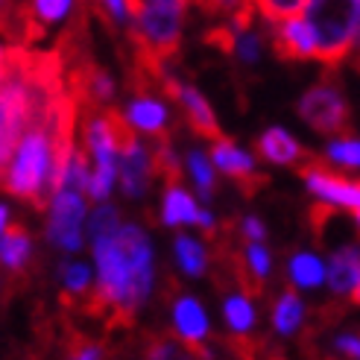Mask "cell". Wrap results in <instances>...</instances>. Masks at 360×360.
Listing matches in <instances>:
<instances>
[{
  "instance_id": "52a82bcc",
  "label": "cell",
  "mask_w": 360,
  "mask_h": 360,
  "mask_svg": "<svg viewBox=\"0 0 360 360\" xmlns=\"http://www.w3.org/2000/svg\"><path fill=\"white\" fill-rule=\"evenodd\" d=\"M165 97H170V100L179 105V109H182L185 120L191 123V129L200 135V138H205V141L223 138V135H220V126H217V117H214L208 100H205L200 91H196V88L182 85L176 77H170L167 85H165Z\"/></svg>"
},
{
  "instance_id": "836d02e7",
  "label": "cell",
  "mask_w": 360,
  "mask_h": 360,
  "mask_svg": "<svg viewBox=\"0 0 360 360\" xmlns=\"http://www.w3.org/2000/svg\"><path fill=\"white\" fill-rule=\"evenodd\" d=\"M150 4H182V6H188V4H196V0H129V18H132L138 9L150 6Z\"/></svg>"
},
{
  "instance_id": "277c9868",
  "label": "cell",
  "mask_w": 360,
  "mask_h": 360,
  "mask_svg": "<svg viewBox=\"0 0 360 360\" xmlns=\"http://www.w3.org/2000/svg\"><path fill=\"white\" fill-rule=\"evenodd\" d=\"M296 115L319 135L352 138V109H349L346 94H343V88H340L337 74L331 68L314 88H308V91L302 94Z\"/></svg>"
},
{
  "instance_id": "7c38bea8",
  "label": "cell",
  "mask_w": 360,
  "mask_h": 360,
  "mask_svg": "<svg viewBox=\"0 0 360 360\" xmlns=\"http://www.w3.org/2000/svg\"><path fill=\"white\" fill-rule=\"evenodd\" d=\"M126 117L135 129L147 132L153 141L158 138H170V129H167V109L165 103L155 100V94H135V100L129 103L126 109Z\"/></svg>"
},
{
  "instance_id": "2e32d148",
  "label": "cell",
  "mask_w": 360,
  "mask_h": 360,
  "mask_svg": "<svg viewBox=\"0 0 360 360\" xmlns=\"http://www.w3.org/2000/svg\"><path fill=\"white\" fill-rule=\"evenodd\" d=\"M196 214H200V208H196V202L191 200V193L185 188H167L165 193V202H161V220H165L167 226H182V223H196Z\"/></svg>"
},
{
  "instance_id": "f1b7e54d",
  "label": "cell",
  "mask_w": 360,
  "mask_h": 360,
  "mask_svg": "<svg viewBox=\"0 0 360 360\" xmlns=\"http://www.w3.org/2000/svg\"><path fill=\"white\" fill-rule=\"evenodd\" d=\"M252 0H196L205 15H223V18H235L243 6H249Z\"/></svg>"
},
{
  "instance_id": "30bf717a",
  "label": "cell",
  "mask_w": 360,
  "mask_h": 360,
  "mask_svg": "<svg viewBox=\"0 0 360 360\" xmlns=\"http://www.w3.org/2000/svg\"><path fill=\"white\" fill-rule=\"evenodd\" d=\"M273 47L278 53V59L284 62H304L314 59L316 41H314V30L308 27L304 18H290L273 27Z\"/></svg>"
},
{
  "instance_id": "cb8c5ba5",
  "label": "cell",
  "mask_w": 360,
  "mask_h": 360,
  "mask_svg": "<svg viewBox=\"0 0 360 360\" xmlns=\"http://www.w3.org/2000/svg\"><path fill=\"white\" fill-rule=\"evenodd\" d=\"M65 360H103V349H100V343H94L91 337H85L82 331H68Z\"/></svg>"
},
{
  "instance_id": "484cf974",
  "label": "cell",
  "mask_w": 360,
  "mask_h": 360,
  "mask_svg": "<svg viewBox=\"0 0 360 360\" xmlns=\"http://www.w3.org/2000/svg\"><path fill=\"white\" fill-rule=\"evenodd\" d=\"M328 158L337 161V165H343V167L360 170V141H352V138H337V141H331Z\"/></svg>"
},
{
  "instance_id": "1f68e13d",
  "label": "cell",
  "mask_w": 360,
  "mask_h": 360,
  "mask_svg": "<svg viewBox=\"0 0 360 360\" xmlns=\"http://www.w3.org/2000/svg\"><path fill=\"white\" fill-rule=\"evenodd\" d=\"M337 349L343 352V354H349V357H354V360H360V334H343V337H337Z\"/></svg>"
},
{
  "instance_id": "44dd1931",
  "label": "cell",
  "mask_w": 360,
  "mask_h": 360,
  "mask_svg": "<svg viewBox=\"0 0 360 360\" xmlns=\"http://www.w3.org/2000/svg\"><path fill=\"white\" fill-rule=\"evenodd\" d=\"M176 261H179V266H182L188 276H202L205 273V264H208L205 249L200 246V240H193L188 235H179L176 238Z\"/></svg>"
},
{
  "instance_id": "7402d4cb",
  "label": "cell",
  "mask_w": 360,
  "mask_h": 360,
  "mask_svg": "<svg viewBox=\"0 0 360 360\" xmlns=\"http://www.w3.org/2000/svg\"><path fill=\"white\" fill-rule=\"evenodd\" d=\"M59 276H62V287H65L62 302H74V299L79 302L82 296H88V281H91V273H88L85 264L68 261V264H62Z\"/></svg>"
},
{
  "instance_id": "e575fe53",
  "label": "cell",
  "mask_w": 360,
  "mask_h": 360,
  "mask_svg": "<svg viewBox=\"0 0 360 360\" xmlns=\"http://www.w3.org/2000/svg\"><path fill=\"white\" fill-rule=\"evenodd\" d=\"M352 302H354V304H360V284H357L354 290H352Z\"/></svg>"
},
{
  "instance_id": "d590c367",
  "label": "cell",
  "mask_w": 360,
  "mask_h": 360,
  "mask_svg": "<svg viewBox=\"0 0 360 360\" xmlns=\"http://www.w3.org/2000/svg\"><path fill=\"white\" fill-rule=\"evenodd\" d=\"M357 68H360V59H357Z\"/></svg>"
},
{
  "instance_id": "6da1fadb",
  "label": "cell",
  "mask_w": 360,
  "mask_h": 360,
  "mask_svg": "<svg viewBox=\"0 0 360 360\" xmlns=\"http://www.w3.org/2000/svg\"><path fill=\"white\" fill-rule=\"evenodd\" d=\"M100 284L82 296L79 311L100 316L105 328H126L153 287V249L138 226H123L117 235L94 240Z\"/></svg>"
},
{
  "instance_id": "e0dca14e",
  "label": "cell",
  "mask_w": 360,
  "mask_h": 360,
  "mask_svg": "<svg viewBox=\"0 0 360 360\" xmlns=\"http://www.w3.org/2000/svg\"><path fill=\"white\" fill-rule=\"evenodd\" d=\"M304 316V308H302V299L296 296V290H284L276 304H273V326L278 334H293L299 328V322Z\"/></svg>"
},
{
  "instance_id": "d4e9b609",
  "label": "cell",
  "mask_w": 360,
  "mask_h": 360,
  "mask_svg": "<svg viewBox=\"0 0 360 360\" xmlns=\"http://www.w3.org/2000/svg\"><path fill=\"white\" fill-rule=\"evenodd\" d=\"M188 167H191V176H193L196 188H200V193L205 196V200H211L214 196V170L208 165V158L202 153H191L188 155Z\"/></svg>"
},
{
  "instance_id": "9c48e42d",
  "label": "cell",
  "mask_w": 360,
  "mask_h": 360,
  "mask_svg": "<svg viewBox=\"0 0 360 360\" xmlns=\"http://www.w3.org/2000/svg\"><path fill=\"white\" fill-rule=\"evenodd\" d=\"M173 322L179 331V343H182L185 354L191 360H211L208 349L202 346V340L208 334V319L202 304L191 296H176L173 302Z\"/></svg>"
},
{
  "instance_id": "ffe728a7",
  "label": "cell",
  "mask_w": 360,
  "mask_h": 360,
  "mask_svg": "<svg viewBox=\"0 0 360 360\" xmlns=\"http://www.w3.org/2000/svg\"><path fill=\"white\" fill-rule=\"evenodd\" d=\"M223 314H226V326L235 331V334H249L252 326H255V311L249 304V296H229L223 304Z\"/></svg>"
},
{
  "instance_id": "ba28073f",
  "label": "cell",
  "mask_w": 360,
  "mask_h": 360,
  "mask_svg": "<svg viewBox=\"0 0 360 360\" xmlns=\"http://www.w3.org/2000/svg\"><path fill=\"white\" fill-rule=\"evenodd\" d=\"M211 158H214V165H217V170H223L226 176L235 179L238 188L246 196H255L266 185V176L258 173L255 161H252L243 150H238L235 141H229V138L211 141Z\"/></svg>"
},
{
  "instance_id": "9a60e30c",
  "label": "cell",
  "mask_w": 360,
  "mask_h": 360,
  "mask_svg": "<svg viewBox=\"0 0 360 360\" xmlns=\"http://www.w3.org/2000/svg\"><path fill=\"white\" fill-rule=\"evenodd\" d=\"M30 261V231L21 223H9L4 229V266L6 273L21 276Z\"/></svg>"
},
{
  "instance_id": "d6a6232c",
  "label": "cell",
  "mask_w": 360,
  "mask_h": 360,
  "mask_svg": "<svg viewBox=\"0 0 360 360\" xmlns=\"http://www.w3.org/2000/svg\"><path fill=\"white\" fill-rule=\"evenodd\" d=\"M243 235H246V240H264V226H261V220L258 217H246L243 220Z\"/></svg>"
},
{
  "instance_id": "83f0119b",
  "label": "cell",
  "mask_w": 360,
  "mask_h": 360,
  "mask_svg": "<svg viewBox=\"0 0 360 360\" xmlns=\"http://www.w3.org/2000/svg\"><path fill=\"white\" fill-rule=\"evenodd\" d=\"M85 4L109 27H112V21H126V15H129V0H85Z\"/></svg>"
},
{
  "instance_id": "4316f807",
  "label": "cell",
  "mask_w": 360,
  "mask_h": 360,
  "mask_svg": "<svg viewBox=\"0 0 360 360\" xmlns=\"http://www.w3.org/2000/svg\"><path fill=\"white\" fill-rule=\"evenodd\" d=\"M123 226H120V220H117V211L112 208V205H103V208H97V214L91 217V240H100V238H112V235H117Z\"/></svg>"
},
{
  "instance_id": "4fadbf2b",
  "label": "cell",
  "mask_w": 360,
  "mask_h": 360,
  "mask_svg": "<svg viewBox=\"0 0 360 360\" xmlns=\"http://www.w3.org/2000/svg\"><path fill=\"white\" fill-rule=\"evenodd\" d=\"M258 153L266 161H273V165H302V161L311 155L290 132H284L281 126H273V129H266L258 138Z\"/></svg>"
},
{
  "instance_id": "3957f363",
  "label": "cell",
  "mask_w": 360,
  "mask_h": 360,
  "mask_svg": "<svg viewBox=\"0 0 360 360\" xmlns=\"http://www.w3.org/2000/svg\"><path fill=\"white\" fill-rule=\"evenodd\" d=\"M302 18L314 30V59L334 70L360 35V0H308Z\"/></svg>"
},
{
  "instance_id": "8fae6325",
  "label": "cell",
  "mask_w": 360,
  "mask_h": 360,
  "mask_svg": "<svg viewBox=\"0 0 360 360\" xmlns=\"http://www.w3.org/2000/svg\"><path fill=\"white\" fill-rule=\"evenodd\" d=\"M155 176L153 170V153H147L141 143H129L123 153H120V185L126 196H141L147 191L150 179Z\"/></svg>"
},
{
  "instance_id": "f546056e",
  "label": "cell",
  "mask_w": 360,
  "mask_h": 360,
  "mask_svg": "<svg viewBox=\"0 0 360 360\" xmlns=\"http://www.w3.org/2000/svg\"><path fill=\"white\" fill-rule=\"evenodd\" d=\"M246 261H249V266H252V273H255V276L264 281L266 273H269V252L261 246V240H249V246H246Z\"/></svg>"
},
{
  "instance_id": "4dcf8cb0",
  "label": "cell",
  "mask_w": 360,
  "mask_h": 360,
  "mask_svg": "<svg viewBox=\"0 0 360 360\" xmlns=\"http://www.w3.org/2000/svg\"><path fill=\"white\" fill-rule=\"evenodd\" d=\"M258 50H261V35L258 32H243L240 35V39H238V56L243 59V62H255L258 59Z\"/></svg>"
},
{
  "instance_id": "7a4b0ae2",
  "label": "cell",
  "mask_w": 360,
  "mask_h": 360,
  "mask_svg": "<svg viewBox=\"0 0 360 360\" xmlns=\"http://www.w3.org/2000/svg\"><path fill=\"white\" fill-rule=\"evenodd\" d=\"M50 173H53V141H50V129L41 126V129L27 132L24 141L18 143L12 161L4 167V188L6 193H15L18 200L44 211L47 202L53 200Z\"/></svg>"
},
{
  "instance_id": "603a6c76",
  "label": "cell",
  "mask_w": 360,
  "mask_h": 360,
  "mask_svg": "<svg viewBox=\"0 0 360 360\" xmlns=\"http://www.w3.org/2000/svg\"><path fill=\"white\" fill-rule=\"evenodd\" d=\"M304 4H308V0H255L258 12L269 24H281V21H290V18H299L304 12Z\"/></svg>"
},
{
  "instance_id": "ac0fdd59",
  "label": "cell",
  "mask_w": 360,
  "mask_h": 360,
  "mask_svg": "<svg viewBox=\"0 0 360 360\" xmlns=\"http://www.w3.org/2000/svg\"><path fill=\"white\" fill-rule=\"evenodd\" d=\"M287 276L296 287H319L322 278H326V266L316 255H308V252H296L290 258V266H287Z\"/></svg>"
},
{
  "instance_id": "5b68a950",
  "label": "cell",
  "mask_w": 360,
  "mask_h": 360,
  "mask_svg": "<svg viewBox=\"0 0 360 360\" xmlns=\"http://www.w3.org/2000/svg\"><path fill=\"white\" fill-rule=\"evenodd\" d=\"M82 217H85L82 191L59 188L50 208V226H47L50 240L65 252H77L82 246Z\"/></svg>"
},
{
  "instance_id": "d6986e66",
  "label": "cell",
  "mask_w": 360,
  "mask_h": 360,
  "mask_svg": "<svg viewBox=\"0 0 360 360\" xmlns=\"http://www.w3.org/2000/svg\"><path fill=\"white\" fill-rule=\"evenodd\" d=\"M153 170H155L158 179H165L167 188L182 182V167H179V158L170 147V138L153 141Z\"/></svg>"
},
{
  "instance_id": "8992f818",
  "label": "cell",
  "mask_w": 360,
  "mask_h": 360,
  "mask_svg": "<svg viewBox=\"0 0 360 360\" xmlns=\"http://www.w3.org/2000/svg\"><path fill=\"white\" fill-rule=\"evenodd\" d=\"M299 173L304 176L308 188L328 200L334 205H346V208H360V182H352L346 176H337L319 155H308L299 165Z\"/></svg>"
},
{
  "instance_id": "5bb4252c",
  "label": "cell",
  "mask_w": 360,
  "mask_h": 360,
  "mask_svg": "<svg viewBox=\"0 0 360 360\" xmlns=\"http://www.w3.org/2000/svg\"><path fill=\"white\" fill-rule=\"evenodd\" d=\"M328 284L334 293H352L360 284V249L357 246H343L334 252L328 264Z\"/></svg>"
}]
</instances>
